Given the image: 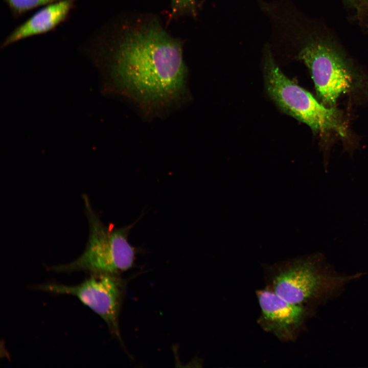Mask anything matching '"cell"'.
I'll list each match as a JSON object with an SVG mask.
<instances>
[{
  "instance_id": "obj_1",
  "label": "cell",
  "mask_w": 368,
  "mask_h": 368,
  "mask_svg": "<svg viewBox=\"0 0 368 368\" xmlns=\"http://www.w3.org/2000/svg\"><path fill=\"white\" fill-rule=\"evenodd\" d=\"M119 29L98 32L85 43L93 62L106 66L123 93L144 107L179 99L187 75L181 42L155 19H139Z\"/></svg>"
},
{
  "instance_id": "obj_2",
  "label": "cell",
  "mask_w": 368,
  "mask_h": 368,
  "mask_svg": "<svg viewBox=\"0 0 368 368\" xmlns=\"http://www.w3.org/2000/svg\"><path fill=\"white\" fill-rule=\"evenodd\" d=\"M297 58L309 70L317 95L328 107L352 87L354 65L335 32L324 21L307 20L299 38Z\"/></svg>"
},
{
  "instance_id": "obj_3",
  "label": "cell",
  "mask_w": 368,
  "mask_h": 368,
  "mask_svg": "<svg viewBox=\"0 0 368 368\" xmlns=\"http://www.w3.org/2000/svg\"><path fill=\"white\" fill-rule=\"evenodd\" d=\"M89 234L85 248L73 261L50 266L48 269L58 273L82 271L93 273L118 274L132 267L136 250L128 241L129 233L135 223L117 228L106 225L92 207L86 194H83Z\"/></svg>"
},
{
  "instance_id": "obj_4",
  "label": "cell",
  "mask_w": 368,
  "mask_h": 368,
  "mask_svg": "<svg viewBox=\"0 0 368 368\" xmlns=\"http://www.w3.org/2000/svg\"><path fill=\"white\" fill-rule=\"evenodd\" d=\"M264 75L270 98L285 113L305 123L316 133L333 131L343 136L345 127L339 111L319 102L309 91L290 80L265 53Z\"/></svg>"
},
{
  "instance_id": "obj_5",
  "label": "cell",
  "mask_w": 368,
  "mask_h": 368,
  "mask_svg": "<svg viewBox=\"0 0 368 368\" xmlns=\"http://www.w3.org/2000/svg\"><path fill=\"white\" fill-rule=\"evenodd\" d=\"M34 288L53 294H68L76 297L100 316L110 331L121 340L119 316L124 285L117 274L93 273L77 285L51 283L37 285Z\"/></svg>"
},
{
  "instance_id": "obj_6",
  "label": "cell",
  "mask_w": 368,
  "mask_h": 368,
  "mask_svg": "<svg viewBox=\"0 0 368 368\" xmlns=\"http://www.w3.org/2000/svg\"><path fill=\"white\" fill-rule=\"evenodd\" d=\"M266 287L293 304L304 306L318 294L323 277L311 258L289 259L264 266Z\"/></svg>"
},
{
  "instance_id": "obj_7",
  "label": "cell",
  "mask_w": 368,
  "mask_h": 368,
  "mask_svg": "<svg viewBox=\"0 0 368 368\" xmlns=\"http://www.w3.org/2000/svg\"><path fill=\"white\" fill-rule=\"evenodd\" d=\"M256 294L261 311L258 325L282 342L293 341L304 318V306L291 304L266 287Z\"/></svg>"
},
{
  "instance_id": "obj_8",
  "label": "cell",
  "mask_w": 368,
  "mask_h": 368,
  "mask_svg": "<svg viewBox=\"0 0 368 368\" xmlns=\"http://www.w3.org/2000/svg\"><path fill=\"white\" fill-rule=\"evenodd\" d=\"M77 0H59L41 7L4 39L1 49L23 39L53 31L65 22Z\"/></svg>"
},
{
  "instance_id": "obj_9",
  "label": "cell",
  "mask_w": 368,
  "mask_h": 368,
  "mask_svg": "<svg viewBox=\"0 0 368 368\" xmlns=\"http://www.w3.org/2000/svg\"><path fill=\"white\" fill-rule=\"evenodd\" d=\"M9 8L13 17L18 18L27 12L59 0H2Z\"/></svg>"
},
{
  "instance_id": "obj_10",
  "label": "cell",
  "mask_w": 368,
  "mask_h": 368,
  "mask_svg": "<svg viewBox=\"0 0 368 368\" xmlns=\"http://www.w3.org/2000/svg\"><path fill=\"white\" fill-rule=\"evenodd\" d=\"M171 2L173 14L195 13L196 0H171Z\"/></svg>"
}]
</instances>
